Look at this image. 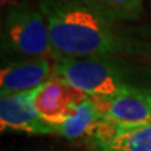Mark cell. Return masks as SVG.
<instances>
[{"label":"cell","mask_w":151,"mask_h":151,"mask_svg":"<svg viewBox=\"0 0 151 151\" xmlns=\"http://www.w3.org/2000/svg\"><path fill=\"white\" fill-rule=\"evenodd\" d=\"M88 94L69 86L62 78L52 76L37 88L34 105L40 116L52 125H59L73 113Z\"/></svg>","instance_id":"5"},{"label":"cell","mask_w":151,"mask_h":151,"mask_svg":"<svg viewBox=\"0 0 151 151\" xmlns=\"http://www.w3.org/2000/svg\"><path fill=\"white\" fill-rule=\"evenodd\" d=\"M37 88L28 92L1 96L0 100L1 132L17 131L29 135L55 134V126L45 121L35 108L34 97L37 94Z\"/></svg>","instance_id":"4"},{"label":"cell","mask_w":151,"mask_h":151,"mask_svg":"<svg viewBox=\"0 0 151 151\" xmlns=\"http://www.w3.org/2000/svg\"><path fill=\"white\" fill-rule=\"evenodd\" d=\"M91 98L103 119L126 125L151 124V96L137 88L110 100Z\"/></svg>","instance_id":"6"},{"label":"cell","mask_w":151,"mask_h":151,"mask_svg":"<svg viewBox=\"0 0 151 151\" xmlns=\"http://www.w3.org/2000/svg\"><path fill=\"white\" fill-rule=\"evenodd\" d=\"M1 3V9L4 10H8L10 8H14V6H18V5H22L24 3H28V0H0Z\"/></svg>","instance_id":"11"},{"label":"cell","mask_w":151,"mask_h":151,"mask_svg":"<svg viewBox=\"0 0 151 151\" xmlns=\"http://www.w3.org/2000/svg\"><path fill=\"white\" fill-rule=\"evenodd\" d=\"M103 12L122 23L136 22L142 15L144 0H94Z\"/></svg>","instance_id":"10"},{"label":"cell","mask_w":151,"mask_h":151,"mask_svg":"<svg viewBox=\"0 0 151 151\" xmlns=\"http://www.w3.org/2000/svg\"><path fill=\"white\" fill-rule=\"evenodd\" d=\"M94 146L97 151H151V124H120L113 137Z\"/></svg>","instance_id":"8"},{"label":"cell","mask_w":151,"mask_h":151,"mask_svg":"<svg viewBox=\"0 0 151 151\" xmlns=\"http://www.w3.org/2000/svg\"><path fill=\"white\" fill-rule=\"evenodd\" d=\"M101 119L92 98L87 96L76 107L70 116H68L62 124L55 126V134L64 136L68 140H76L82 136L91 135V131L96 122Z\"/></svg>","instance_id":"9"},{"label":"cell","mask_w":151,"mask_h":151,"mask_svg":"<svg viewBox=\"0 0 151 151\" xmlns=\"http://www.w3.org/2000/svg\"><path fill=\"white\" fill-rule=\"evenodd\" d=\"M54 76L96 98L110 100L135 89L115 57H83L55 62Z\"/></svg>","instance_id":"2"},{"label":"cell","mask_w":151,"mask_h":151,"mask_svg":"<svg viewBox=\"0 0 151 151\" xmlns=\"http://www.w3.org/2000/svg\"><path fill=\"white\" fill-rule=\"evenodd\" d=\"M55 62L147 53L151 39L115 20L94 0H38Z\"/></svg>","instance_id":"1"},{"label":"cell","mask_w":151,"mask_h":151,"mask_svg":"<svg viewBox=\"0 0 151 151\" xmlns=\"http://www.w3.org/2000/svg\"><path fill=\"white\" fill-rule=\"evenodd\" d=\"M1 52L15 60L53 59L48 24L39 8L32 6L28 1L5 10Z\"/></svg>","instance_id":"3"},{"label":"cell","mask_w":151,"mask_h":151,"mask_svg":"<svg viewBox=\"0 0 151 151\" xmlns=\"http://www.w3.org/2000/svg\"><path fill=\"white\" fill-rule=\"evenodd\" d=\"M52 64L47 58L9 60L1 67V96L35 89L52 77Z\"/></svg>","instance_id":"7"},{"label":"cell","mask_w":151,"mask_h":151,"mask_svg":"<svg viewBox=\"0 0 151 151\" xmlns=\"http://www.w3.org/2000/svg\"><path fill=\"white\" fill-rule=\"evenodd\" d=\"M35 151H43V150H35Z\"/></svg>","instance_id":"12"}]
</instances>
